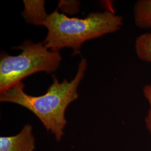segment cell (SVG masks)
<instances>
[{
  "label": "cell",
  "mask_w": 151,
  "mask_h": 151,
  "mask_svg": "<svg viewBox=\"0 0 151 151\" xmlns=\"http://www.w3.org/2000/svg\"><path fill=\"white\" fill-rule=\"evenodd\" d=\"M87 61L82 58L78 65L75 78L69 82L64 79L60 82L53 75V83L43 95L34 96L24 91L25 85L21 82L5 91L0 92V101L16 104L26 108L35 115L46 130L53 134L57 142L62 139L67 123L65 114L68 105L78 96L77 89L84 77Z\"/></svg>",
  "instance_id": "1"
},
{
  "label": "cell",
  "mask_w": 151,
  "mask_h": 151,
  "mask_svg": "<svg viewBox=\"0 0 151 151\" xmlns=\"http://www.w3.org/2000/svg\"><path fill=\"white\" fill-rule=\"evenodd\" d=\"M123 18L110 10L95 12L85 19L68 17L58 9L48 15L43 25L48 29L43 43L50 50L59 52L64 48L73 49L72 55L80 54L82 44L120 30Z\"/></svg>",
  "instance_id": "2"
},
{
  "label": "cell",
  "mask_w": 151,
  "mask_h": 151,
  "mask_svg": "<svg viewBox=\"0 0 151 151\" xmlns=\"http://www.w3.org/2000/svg\"><path fill=\"white\" fill-rule=\"evenodd\" d=\"M22 53L12 56L5 52L0 59V92L13 86L22 79L39 72L48 73L57 70L62 60L59 52L49 50L43 43L27 40L20 46Z\"/></svg>",
  "instance_id": "3"
},
{
  "label": "cell",
  "mask_w": 151,
  "mask_h": 151,
  "mask_svg": "<svg viewBox=\"0 0 151 151\" xmlns=\"http://www.w3.org/2000/svg\"><path fill=\"white\" fill-rule=\"evenodd\" d=\"M35 138L30 124L24 126L15 135L0 137V151H34Z\"/></svg>",
  "instance_id": "4"
},
{
  "label": "cell",
  "mask_w": 151,
  "mask_h": 151,
  "mask_svg": "<svg viewBox=\"0 0 151 151\" xmlns=\"http://www.w3.org/2000/svg\"><path fill=\"white\" fill-rule=\"evenodd\" d=\"M25 6L22 15L26 22L35 25H43L48 16L44 8V1H24Z\"/></svg>",
  "instance_id": "5"
},
{
  "label": "cell",
  "mask_w": 151,
  "mask_h": 151,
  "mask_svg": "<svg viewBox=\"0 0 151 151\" xmlns=\"http://www.w3.org/2000/svg\"><path fill=\"white\" fill-rule=\"evenodd\" d=\"M135 25L140 29H151V0H139L134 6Z\"/></svg>",
  "instance_id": "6"
},
{
  "label": "cell",
  "mask_w": 151,
  "mask_h": 151,
  "mask_svg": "<svg viewBox=\"0 0 151 151\" xmlns=\"http://www.w3.org/2000/svg\"><path fill=\"white\" fill-rule=\"evenodd\" d=\"M135 50L137 57L140 60L151 63V31L137 37Z\"/></svg>",
  "instance_id": "7"
},
{
  "label": "cell",
  "mask_w": 151,
  "mask_h": 151,
  "mask_svg": "<svg viewBox=\"0 0 151 151\" xmlns=\"http://www.w3.org/2000/svg\"><path fill=\"white\" fill-rule=\"evenodd\" d=\"M143 91L145 97L149 103L150 108L145 119V123L147 129L151 134V84L145 85L143 88Z\"/></svg>",
  "instance_id": "8"
}]
</instances>
